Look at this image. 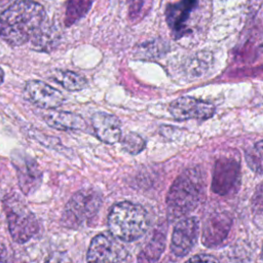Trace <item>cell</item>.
<instances>
[{
  "label": "cell",
  "mask_w": 263,
  "mask_h": 263,
  "mask_svg": "<svg viewBox=\"0 0 263 263\" xmlns=\"http://www.w3.org/2000/svg\"><path fill=\"white\" fill-rule=\"evenodd\" d=\"M44 120L49 126L61 130L83 129L86 126L83 118L73 112L51 111L44 115Z\"/></svg>",
  "instance_id": "obj_15"
},
{
  "label": "cell",
  "mask_w": 263,
  "mask_h": 263,
  "mask_svg": "<svg viewBox=\"0 0 263 263\" xmlns=\"http://www.w3.org/2000/svg\"><path fill=\"white\" fill-rule=\"evenodd\" d=\"M122 148L129 154H139L146 146L145 140L136 133L126 134L121 140Z\"/></svg>",
  "instance_id": "obj_21"
},
{
  "label": "cell",
  "mask_w": 263,
  "mask_h": 263,
  "mask_svg": "<svg viewBox=\"0 0 263 263\" xmlns=\"http://www.w3.org/2000/svg\"><path fill=\"white\" fill-rule=\"evenodd\" d=\"M55 82L61 84L64 88L70 91L81 90L87 85V81L81 75L72 71H57L52 78Z\"/></svg>",
  "instance_id": "obj_18"
},
{
  "label": "cell",
  "mask_w": 263,
  "mask_h": 263,
  "mask_svg": "<svg viewBox=\"0 0 263 263\" xmlns=\"http://www.w3.org/2000/svg\"><path fill=\"white\" fill-rule=\"evenodd\" d=\"M204 193V182L197 168L184 171L171 186L167 197V216L170 220L184 218L201 201Z\"/></svg>",
  "instance_id": "obj_2"
},
{
  "label": "cell",
  "mask_w": 263,
  "mask_h": 263,
  "mask_svg": "<svg viewBox=\"0 0 263 263\" xmlns=\"http://www.w3.org/2000/svg\"><path fill=\"white\" fill-rule=\"evenodd\" d=\"M3 80H4V72H3V70L0 67V84H2Z\"/></svg>",
  "instance_id": "obj_26"
},
{
  "label": "cell",
  "mask_w": 263,
  "mask_h": 263,
  "mask_svg": "<svg viewBox=\"0 0 263 263\" xmlns=\"http://www.w3.org/2000/svg\"><path fill=\"white\" fill-rule=\"evenodd\" d=\"M58 32L50 25H44L32 38V44L37 50H49L58 41Z\"/></svg>",
  "instance_id": "obj_17"
},
{
  "label": "cell",
  "mask_w": 263,
  "mask_h": 263,
  "mask_svg": "<svg viewBox=\"0 0 263 263\" xmlns=\"http://www.w3.org/2000/svg\"><path fill=\"white\" fill-rule=\"evenodd\" d=\"M46 20L43 6L33 0H17L0 13V36L11 46L32 39Z\"/></svg>",
  "instance_id": "obj_1"
},
{
  "label": "cell",
  "mask_w": 263,
  "mask_h": 263,
  "mask_svg": "<svg viewBox=\"0 0 263 263\" xmlns=\"http://www.w3.org/2000/svg\"><path fill=\"white\" fill-rule=\"evenodd\" d=\"M231 218L225 212L213 213L204 222L202 243L208 248L220 246L228 236L231 228Z\"/></svg>",
  "instance_id": "obj_12"
},
{
  "label": "cell",
  "mask_w": 263,
  "mask_h": 263,
  "mask_svg": "<svg viewBox=\"0 0 263 263\" xmlns=\"http://www.w3.org/2000/svg\"><path fill=\"white\" fill-rule=\"evenodd\" d=\"M93 0H69L66 6L65 24L71 26L79 21L90 8Z\"/></svg>",
  "instance_id": "obj_19"
},
{
  "label": "cell",
  "mask_w": 263,
  "mask_h": 263,
  "mask_svg": "<svg viewBox=\"0 0 263 263\" xmlns=\"http://www.w3.org/2000/svg\"><path fill=\"white\" fill-rule=\"evenodd\" d=\"M185 263H218V262L214 257H212L210 255L200 254V255H196V256L191 257Z\"/></svg>",
  "instance_id": "obj_24"
},
{
  "label": "cell",
  "mask_w": 263,
  "mask_h": 263,
  "mask_svg": "<svg viewBox=\"0 0 263 263\" xmlns=\"http://www.w3.org/2000/svg\"><path fill=\"white\" fill-rule=\"evenodd\" d=\"M18 184L25 194H31L41 183V172L37 163L28 156H20L14 159Z\"/></svg>",
  "instance_id": "obj_14"
},
{
  "label": "cell",
  "mask_w": 263,
  "mask_h": 263,
  "mask_svg": "<svg viewBox=\"0 0 263 263\" xmlns=\"http://www.w3.org/2000/svg\"><path fill=\"white\" fill-rule=\"evenodd\" d=\"M8 228L12 238L24 243L38 231V222L34 214L16 197H7L4 202Z\"/></svg>",
  "instance_id": "obj_5"
},
{
  "label": "cell",
  "mask_w": 263,
  "mask_h": 263,
  "mask_svg": "<svg viewBox=\"0 0 263 263\" xmlns=\"http://www.w3.org/2000/svg\"><path fill=\"white\" fill-rule=\"evenodd\" d=\"M198 236V220L195 217H184L175 226L171 250L177 257L186 256L194 247Z\"/></svg>",
  "instance_id": "obj_9"
},
{
  "label": "cell",
  "mask_w": 263,
  "mask_h": 263,
  "mask_svg": "<svg viewBox=\"0 0 263 263\" xmlns=\"http://www.w3.org/2000/svg\"><path fill=\"white\" fill-rule=\"evenodd\" d=\"M44 263H72L70 257L64 252H55L51 254Z\"/></svg>",
  "instance_id": "obj_23"
},
{
  "label": "cell",
  "mask_w": 263,
  "mask_h": 263,
  "mask_svg": "<svg viewBox=\"0 0 263 263\" xmlns=\"http://www.w3.org/2000/svg\"><path fill=\"white\" fill-rule=\"evenodd\" d=\"M11 0H0V7L1 6H3V5H5V4H7V3H9Z\"/></svg>",
  "instance_id": "obj_27"
},
{
  "label": "cell",
  "mask_w": 263,
  "mask_h": 263,
  "mask_svg": "<svg viewBox=\"0 0 263 263\" xmlns=\"http://www.w3.org/2000/svg\"><path fill=\"white\" fill-rule=\"evenodd\" d=\"M91 125L96 136L106 144H114L121 138L118 118L105 112H97L91 116Z\"/></svg>",
  "instance_id": "obj_13"
},
{
  "label": "cell",
  "mask_w": 263,
  "mask_h": 263,
  "mask_svg": "<svg viewBox=\"0 0 263 263\" xmlns=\"http://www.w3.org/2000/svg\"><path fill=\"white\" fill-rule=\"evenodd\" d=\"M25 97L43 109H55L64 102L61 91L40 80H30L24 88Z\"/></svg>",
  "instance_id": "obj_11"
},
{
  "label": "cell",
  "mask_w": 263,
  "mask_h": 263,
  "mask_svg": "<svg viewBox=\"0 0 263 263\" xmlns=\"http://www.w3.org/2000/svg\"><path fill=\"white\" fill-rule=\"evenodd\" d=\"M197 5L198 0H179L166 6L165 18L175 39H179L189 32L188 22Z\"/></svg>",
  "instance_id": "obj_10"
},
{
  "label": "cell",
  "mask_w": 263,
  "mask_h": 263,
  "mask_svg": "<svg viewBox=\"0 0 263 263\" xmlns=\"http://www.w3.org/2000/svg\"><path fill=\"white\" fill-rule=\"evenodd\" d=\"M130 255L123 241L110 232L96 235L87 250V263H129Z\"/></svg>",
  "instance_id": "obj_6"
},
{
  "label": "cell",
  "mask_w": 263,
  "mask_h": 263,
  "mask_svg": "<svg viewBox=\"0 0 263 263\" xmlns=\"http://www.w3.org/2000/svg\"><path fill=\"white\" fill-rule=\"evenodd\" d=\"M102 205V195L95 189H81L67 202L62 224L70 229H77L89 221Z\"/></svg>",
  "instance_id": "obj_4"
},
{
  "label": "cell",
  "mask_w": 263,
  "mask_h": 263,
  "mask_svg": "<svg viewBox=\"0 0 263 263\" xmlns=\"http://www.w3.org/2000/svg\"><path fill=\"white\" fill-rule=\"evenodd\" d=\"M0 263H7V253L2 245H0Z\"/></svg>",
  "instance_id": "obj_25"
},
{
  "label": "cell",
  "mask_w": 263,
  "mask_h": 263,
  "mask_svg": "<svg viewBox=\"0 0 263 263\" xmlns=\"http://www.w3.org/2000/svg\"><path fill=\"white\" fill-rule=\"evenodd\" d=\"M171 115L177 120H204L215 113L213 104L192 97H181L173 101L168 107Z\"/></svg>",
  "instance_id": "obj_8"
},
{
  "label": "cell",
  "mask_w": 263,
  "mask_h": 263,
  "mask_svg": "<svg viewBox=\"0 0 263 263\" xmlns=\"http://www.w3.org/2000/svg\"><path fill=\"white\" fill-rule=\"evenodd\" d=\"M262 205H263V195H262V185L259 184L252 200V211L255 215V220L261 222L262 220Z\"/></svg>",
  "instance_id": "obj_22"
},
{
  "label": "cell",
  "mask_w": 263,
  "mask_h": 263,
  "mask_svg": "<svg viewBox=\"0 0 263 263\" xmlns=\"http://www.w3.org/2000/svg\"><path fill=\"white\" fill-rule=\"evenodd\" d=\"M246 160L250 168L257 173L262 174V142H257L253 147L246 151Z\"/></svg>",
  "instance_id": "obj_20"
},
{
  "label": "cell",
  "mask_w": 263,
  "mask_h": 263,
  "mask_svg": "<svg viewBox=\"0 0 263 263\" xmlns=\"http://www.w3.org/2000/svg\"><path fill=\"white\" fill-rule=\"evenodd\" d=\"M165 247V229H155L138 255V263H156Z\"/></svg>",
  "instance_id": "obj_16"
},
{
  "label": "cell",
  "mask_w": 263,
  "mask_h": 263,
  "mask_svg": "<svg viewBox=\"0 0 263 263\" xmlns=\"http://www.w3.org/2000/svg\"><path fill=\"white\" fill-rule=\"evenodd\" d=\"M239 183V161L232 157L219 158L216 161L213 170L212 190L218 195H230L237 191Z\"/></svg>",
  "instance_id": "obj_7"
},
{
  "label": "cell",
  "mask_w": 263,
  "mask_h": 263,
  "mask_svg": "<svg viewBox=\"0 0 263 263\" xmlns=\"http://www.w3.org/2000/svg\"><path fill=\"white\" fill-rule=\"evenodd\" d=\"M149 226L147 211L138 203L120 201L115 203L108 215V228L121 241H134L145 234Z\"/></svg>",
  "instance_id": "obj_3"
}]
</instances>
